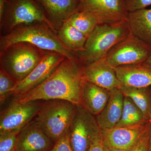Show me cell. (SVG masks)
<instances>
[{"mask_svg":"<svg viewBox=\"0 0 151 151\" xmlns=\"http://www.w3.org/2000/svg\"><path fill=\"white\" fill-rule=\"evenodd\" d=\"M82 89L79 64L66 58L43 83L17 98L23 103L40 100H62L83 107Z\"/></svg>","mask_w":151,"mask_h":151,"instance_id":"cell-1","label":"cell"},{"mask_svg":"<svg viewBox=\"0 0 151 151\" xmlns=\"http://www.w3.org/2000/svg\"><path fill=\"white\" fill-rule=\"evenodd\" d=\"M20 42H29L43 50L58 52L78 63L75 55L63 43L56 31L45 22L20 26L5 35L0 36V51Z\"/></svg>","mask_w":151,"mask_h":151,"instance_id":"cell-2","label":"cell"},{"mask_svg":"<svg viewBox=\"0 0 151 151\" xmlns=\"http://www.w3.org/2000/svg\"><path fill=\"white\" fill-rule=\"evenodd\" d=\"M130 33L127 20L113 24H98L87 38L83 49L75 53L78 64L85 65L103 58Z\"/></svg>","mask_w":151,"mask_h":151,"instance_id":"cell-3","label":"cell"},{"mask_svg":"<svg viewBox=\"0 0 151 151\" xmlns=\"http://www.w3.org/2000/svg\"><path fill=\"white\" fill-rule=\"evenodd\" d=\"M46 51L25 42L12 44L0 51V69L8 74L17 84L37 66Z\"/></svg>","mask_w":151,"mask_h":151,"instance_id":"cell-4","label":"cell"},{"mask_svg":"<svg viewBox=\"0 0 151 151\" xmlns=\"http://www.w3.org/2000/svg\"><path fill=\"white\" fill-rule=\"evenodd\" d=\"M76 109L77 105L67 100H45L34 120L55 143L69 130Z\"/></svg>","mask_w":151,"mask_h":151,"instance_id":"cell-5","label":"cell"},{"mask_svg":"<svg viewBox=\"0 0 151 151\" xmlns=\"http://www.w3.org/2000/svg\"><path fill=\"white\" fill-rule=\"evenodd\" d=\"M36 22H45L55 30L35 0H10L0 21V36L5 35L20 26Z\"/></svg>","mask_w":151,"mask_h":151,"instance_id":"cell-6","label":"cell"},{"mask_svg":"<svg viewBox=\"0 0 151 151\" xmlns=\"http://www.w3.org/2000/svg\"><path fill=\"white\" fill-rule=\"evenodd\" d=\"M151 54V45L131 32L103 58L108 65L116 68L142 63Z\"/></svg>","mask_w":151,"mask_h":151,"instance_id":"cell-7","label":"cell"},{"mask_svg":"<svg viewBox=\"0 0 151 151\" xmlns=\"http://www.w3.org/2000/svg\"><path fill=\"white\" fill-rule=\"evenodd\" d=\"M41 103L38 101L21 103L14 97L0 113V132L21 131L34 119Z\"/></svg>","mask_w":151,"mask_h":151,"instance_id":"cell-8","label":"cell"},{"mask_svg":"<svg viewBox=\"0 0 151 151\" xmlns=\"http://www.w3.org/2000/svg\"><path fill=\"white\" fill-rule=\"evenodd\" d=\"M78 12L89 14L98 24L127 21L129 14L124 0H79Z\"/></svg>","mask_w":151,"mask_h":151,"instance_id":"cell-9","label":"cell"},{"mask_svg":"<svg viewBox=\"0 0 151 151\" xmlns=\"http://www.w3.org/2000/svg\"><path fill=\"white\" fill-rule=\"evenodd\" d=\"M100 129L93 115L81 106L76 113L69 129V139L73 151H89L92 141Z\"/></svg>","mask_w":151,"mask_h":151,"instance_id":"cell-10","label":"cell"},{"mask_svg":"<svg viewBox=\"0 0 151 151\" xmlns=\"http://www.w3.org/2000/svg\"><path fill=\"white\" fill-rule=\"evenodd\" d=\"M65 58L58 52L46 50L37 66L26 78L16 85L12 95L14 97H20L39 86L53 73Z\"/></svg>","mask_w":151,"mask_h":151,"instance_id":"cell-11","label":"cell"},{"mask_svg":"<svg viewBox=\"0 0 151 151\" xmlns=\"http://www.w3.org/2000/svg\"><path fill=\"white\" fill-rule=\"evenodd\" d=\"M81 78L87 81L108 90L120 89L122 86L117 78L114 68L108 65L104 58L79 65Z\"/></svg>","mask_w":151,"mask_h":151,"instance_id":"cell-12","label":"cell"},{"mask_svg":"<svg viewBox=\"0 0 151 151\" xmlns=\"http://www.w3.org/2000/svg\"><path fill=\"white\" fill-rule=\"evenodd\" d=\"M150 124V122L128 127H115L101 130L103 140L109 149L130 150L139 139Z\"/></svg>","mask_w":151,"mask_h":151,"instance_id":"cell-13","label":"cell"},{"mask_svg":"<svg viewBox=\"0 0 151 151\" xmlns=\"http://www.w3.org/2000/svg\"><path fill=\"white\" fill-rule=\"evenodd\" d=\"M57 32L71 16L78 12L79 0H35Z\"/></svg>","mask_w":151,"mask_h":151,"instance_id":"cell-14","label":"cell"},{"mask_svg":"<svg viewBox=\"0 0 151 151\" xmlns=\"http://www.w3.org/2000/svg\"><path fill=\"white\" fill-rule=\"evenodd\" d=\"M55 144L33 120L19 133L15 151H50Z\"/></svg>","mask_w":151,"mask_h":151,"instance_id":"cell-15","label":"cell"},{"mask_svg":"<svg viewBox=\"0 0 151 151\" xmlns=\"http://www.w3.org/2000/svg\"><path fill=\"white\" fill-rule=\"evenodd\" d=\"M122 86L134 88L151 86V68L142 63L114 68Z\"/></svg>","mask_w":151,"mask_h":151,"instance_id":"cell-16","label":"cell"},{"mask_svg":"<svg viewBox=\"0 0 151 151\" xmlns=\"http://www.w3.org/2000/svg\"><path fill=\"white\" fill-rule=\"evenodd\" d=\"M124 98L121 89L111 90L108 103L95 118L100 129H113L116 127L122 118Z\"/></svg>","mask_w":151,"mask_h":151,"instance_id":"cell-17","label":"cell"},{"mask_svg":"<svg viewBox=\"0 0 151 151\" xmlns=\"http://www.w3.org/2000/svg\"><path fill=\"white\" fill-rule=\"evenodd\" d=\"M110 94L111 90L82 80L83 107L92 115L97 116L103 111Z\"/></svg>","mask_w":151,"mask_h":151,"instance_id":"cell-18","label":"cell"},{"mask_svg":"<svg viewBox=\"0 0 151 151\" xmlns=\"http://www.w3.org/2000/svg\"><path fill=\"white\" fill-rule=\"evenodd\" d=\"M127 22L131 32L151 45V9L129 13Z\"/></svg>","mask_w":151,"mask_h":151,"instance_id":"cell-19","label":"cell"},{"mask_svg":"<svg viewBox=\"0 0 151 151\" xmlns=\"http://www.w3.org/2000/svg\"><path fill=\"white\" fill-rule=\"evenodd\" d=\"M57 35L63 43L74 55L83 49L87 38L67 21L58 30Z\"/></svg>","mask_w":151,"mask_h":151,"instance_id":"cell-20","label":"cell"},{"mask_svg":"<svg viewBox=\"0 0 151 151\" xmlns=\"http://www.w3.org/2000/svg\"><path fill=\"white\" fill-rule=\"evenodd\" d=\"M120 89L124 97L130 98L142 112L146 120L150 121L151 116V86L139 88L122 86Z\"/></svg>","mask_w":151,"mask_h":151,"instance_id":"cell-21","label":"cell"},{"mask_svg":"<svg viewBox=\"0 0 151 151\" xmlns=\"http://www.w3.org/2000/svg\"><path fill=\"white\" fill-rule=\"evenodd\" d=\"M145 122L142 112L130 98L124 97L122 118L115 127L133 126Z\"/></svg>","mask_w":151,"mask_h":151,"instance_id":"cell-22","label":"cell"},{"mask_svg":"<svg viewBox=\"0 0 151 151\" xmlns=\"http://www.w3.org/2000/svg\"><path fill=\"white\" fill-rule=\"evenodd\" d=\"M66 21L76 28L87 38L98 24L94 18L84 12H77Z\"/></svg>","mask_w":151,"mask_h":151,"instance_id":"cell-23","label":"cell"},{"mask_svg":"<svg viewBox=\"0 0 151 151\" xmlns=\"http://www.w3.org/2000/svg\"><path fill=\"white\" fill-rule=\"evenodd\" d=\"M17 84L13 79L4 70L0 69V104H4L7 99L12 95Z\"/></svg>","mask_w":151,"mask_h":151,"instance_id":"cell-24","label":"cell"},{"mask_svg":"<svg viewBox=\"0 0 151 151\" xmlns=\"http://www.w3.org/2000/svg\"><path fill=\"white\" fill-rule=\"evenodd\" d=\"M20 131L0 132V151H15Z\"/></svg>","mask_w":151,"mask_h":151,"instance_id":"cell-25","label":"cell"},{"mask_svg":"<svg viewBox=\"0 0 151 151\" xmlns=\"http://www.w3.org/2000/svg\"><path fill=\"white\" fill-rule=\"evenodd\" d=\"M151 134L150 123L148 127L137 143L130 151H149Z\"/></svg>","mask_w":151,"mask_h":151,"instance_id":"cell-26","label":"cell"},{"mask_svg":"<svg viewBox=\"0 0 151 151\" xmlns=\"http://www.w3.org/2000/svg\"><path fill=\"white\" fill-rule=\"evenodd\" d=\"M50 151H73L69 139V130L57 141Z\"/></svg>","mask_w":151,"mask_h":151,"instance_id":"cell-27","label":"cell"},{"mask_svg":"<svg viewBox=\"0 0 151 151\" xmlns=\"http://www.w3.org/2000/svg\"><path fill=\"white\" fill-rule=\"evenodd\" d=\"M129 12L146 9L151 5V0H124Z\"/></svg>","mask_w":151,"mask_h":151,"instance_id":"cell-28","label":"cell"},{"mask_svg":"<svg viewBox=\"0 0 151 151\" xmlns=\"http://www.w3.org/2000/svg\"><path fill=\"white\" fill-rule=\"evenodd\" d=\"M109 149L103 140L100 129L93 139L89 151H109Z\"/></svg>","mask_w":151,"mask_h":151,"instance_id":"cell-29","label":"cell"},{"mask_svg":"<svg viewBox=\"0 0 151 151\" xmlns=\"http://www.w3.org/2000/svg\"><path fill=\"white\" fill-rule=\"evenodd\" d=\"M8 3L9 0H0V21L4 16Z\"/></svg>","mask_w":151,"mask_h":151,"instance_id":"cell-30","label":"cell"},{"mask_svg":"<svg viewBox=\"0 0 151 151\" xmlns=\"http://www.w3.org/2000/svg\"><path fill=\"white\" fill-rule=\"evenodd\" d=\"M142 64L147 67L151 68V54L145 62L143 63Z\"/></svg>","mask_w":151,"mask_h":151,"instance_id":"cell-31","label":"cell"},{"mask_svg":"<svg viewBox=\"0 0 151 151\" xmlns=\"http://www.w3.org/2000/svg\"><path fill=\"white\" fill-rule=\"evenodd\" d=\"M130 150H123V149L117 148H111L109 149V151H130Z\"/></svg>","mask_w":151,"mask_h":151,"instance_id":"cell-32","label":"cell"},{"mask_svg":"<svg viewBox=\"0 0 151 151\" xmlns=\"http://www.w3.org/2000/svg\"><path fill=\"white\" fill-rule=\"evenodd\" d=\"M150 123L151 125V134L150 138V148H149V151H151V116L150 119Z\"/></svg>","mask_w":151,"mask_h":151,"instance_id":"cell-33","label":"cell"},{"mask_svg":"<svg viewBox=\"0 0 151 151\" xmlns=\"http://www.w3.org/2000/svg\"><path fill=\"white\" fill-rule=\"evenodd\" d=\"M10 0H9V1Z\"/></svg>","mask_w":151,"mask_h":151,"instance_id":"cell-34","label":"cell"}]
</instances>
